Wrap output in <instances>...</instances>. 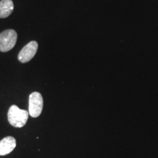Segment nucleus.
<instances>
[{"instance_id": "nucleus-1", "label": "nucleus", "mask_w": 158, "mask_h": 158, "mask_svg": "<svg viewBox=\"0 0 158 158\" xmlns=\"http://www.w3.org/2000/svg\"><path fill=\"white\" fill-rule=\"evenodd\" d=\"M29 112L26 110L20 109L15 105H13L9 108L7 118L9 123L15 127H23L29 118Z\"/></svg>"}, {"instance_id": "nucleus-2", "label": "nucleus", "mask_w": 158, "mask_h": 158, "mask_svg": "<svg viewBox=\"0 0 158 158\" xmlns=\"http://www.w3.org/2000/svg\"><path fill=\"white\" fill-rule=\"evenodd\" d=\"M17 32L14 29H7L0 34V51L7 52L10 51L16 43Z\"/></svg>"}, {"instance_id": "nucleus-3", "label": "nucleus", "mask_w": 158, "mask_h": 158, "mask_svg": "<svg viewBox=\"0 0 158 158\" xmlns=\"http://www.w3.org/2000/svg\"><path fill=\"white\" fill-rule=\"evenodd\" d=\"M43 99L40 93L32 92L29 98V114L31 117L37 118L42 113Z\"/></svg>"}, {"instance_id": "nucleus-4", "label": "nucleus", "mask_w": 158, "mask_h": 158, "mask_svg": "<svg viewBox=\"0 0 158 158\" xmlns=\"http://www.w3.org/2000/svg\"><path fill=\"white\" fill-rule=\"evenodd\" d=\"M37 48H38V43L36 41H31L21 49L18 56V59L22 63L29 62L35 56Z\"/></svg>"}, {"instance_id": "nucleus-5", "label": "nucleus", "mask_w": 158, "mask_h": 158, "mask_svg": "<svg viewBox=\"0 0 158 158\" xmlns=\"http://www.w3.org/2000/svg\"><path fill=\"white\" fill-rule=\"evenodd\" d=\"M16 147V141L12 136H7L0 141V156L7 155Z\"/></svg>"}, {"instance_id": "nucleus-6", "label": "nucleus", "mask_w": 158, "mask_h": 158, "mask_svg": "<svg viewBox=\"0 0 158 158\" xmlns=\"http://www.w3.org/2000/svg\"><path fill=\"white\" fill-rule=\"evenodd\" d=\"M14 5L12 0H2L0 2V19L7 18L13 13Z\"/></svg>"}]
</instances>
